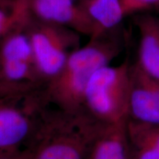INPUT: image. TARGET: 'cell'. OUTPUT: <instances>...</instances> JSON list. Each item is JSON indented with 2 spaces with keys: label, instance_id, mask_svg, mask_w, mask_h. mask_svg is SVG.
I'll list each match as a JSON object with an SVG mask.
<instances>
[{
  "label": "cell",
  "instance_id": "obj_10",
  "mask_svg": "<svg viewBox=\"0 0 159 159\" xmlns=\"http://www.w3.org/2000/svg\"><path fill=\"white\" fill-rule=\"evenodd\" d=\"M128 120L105 125L91 147L89 159H130Z\"/></svg>",
  "mask_w": 159,
  "mask_h": 159
},
{
  "label": "cell",
  "instance_id": "obj_15",
  "mask_svg": "<svg viewBox=\"0 0 159 159\" xmlns=\"http://www.w3.org/2000/svg\"><path fill=\"white\" fill-rule=\"evenodd\" d=\"M33 152L30 148L11 151H0V159H33Z\"/></svg>",
  "mask_w": 159,
  "mask_h": 159
},
{
  "label": "cell",
  "instance_id": "obj_9",
  "mask_svg": "<svg viewBox=\"0 0 159 159\" xmlns=\"http://www.w3.org/2000/svg\"><path fill=\"white\" fill-rule=\"evenodd\" d=\"M134 18L139 35L138 57L135 63L159 80V18L142 13Z\"/></svg>",
  "mask_w": 159,
  "mask_h": 159
},
{
  "label": "cell",
  "instance_id": "obj_13",
  "mask_svg": "<svg viewBox=\"0 0 159 159\" xmlns=\"http://www.w3.org/2000/svg\"><path fill=\"white\" fill-rule=\"evenodd\" d=\"M30 15L25 0H16L11 13L0 9V41L13 32L23 30Z\"/></svg>",
  "mask_w": 159,
  "mask_h": 159
},
{
  "label": "cell",
  "instance_id": "obj_2",
  "mask_svg": "<svg viewBox=\"0 0 159 159\" xmlns=\"http://www.w3.org/2000/svg\"><path fill=\"white\" fill-rule=\"evenodd\" d=\"M105 125L84 109L65 111L50 105L41 114L28 148L33 159H89Z\"/></svg>",
  "mask_w": 159,
  "mask_h": 159
},
{
  "label": "cell",
  "instance_id": "obj_11",
  "mask_svg": "<svg viewBox=\"0 0 159 159\" xmlns=\"http://www.w3.org/2000/svg\"><path fill=\"white\" fill-rule=\"evenodd\" d=\"M130 159H159V125L128 119Z\"/></svg>",
  "mask_w": 159,
  "mask_h": 159
},
{
  "label": "cell",
  "instance_id": "obj_8",
  "mask_svg": "<svg viewBox=\"0 0 159 159\" xmlns=\"http://www.w3.org/2000/svg\"><path fill=\"white\" fill-rule=\"evenodd\" d=\"M129 119L159 125V80L145 73L136 63L130 66Z\"/></svg>",
  "mask_w": 159,
  "mask_h": 159
},
{
  "label": "cell",
  "instance_id": "obj_12",
  "mask_svg": "<svg viewBox=\"0 0 159 159\" xmlns=\"http://www.w3.org/2000/svg\"><path fill=\"white\" fill-rule=\"evenodd\" d=\"M97 30V37L120 27L125 17L121 0H77Z\"/></svg>",
  "mask_w": 159,
  "mask_h": 159
},
{
  "label": "cell",
  "instance_id": "obj_5",
  "mask_svg": "<svg viewBox=\"0 0 159 159\" xmlns=\"http://www.w3.org/2000/svg\"><path fill=\"white\" fill-rule=\"evenodd\" d=\"M44 85L24 29L13 32L2 40L0 99L28 94Z\"/></svg>",
  "mask_w": 159,
  "mask_h": 159
},
{
  "label": "cell",
  "instance_id": "obj_6",
  "mask_svg": "<svg viewBox=\"0 0 159 159\" xmlns=\"http://www.w3.org/2000/svg\"><path fill=\"white\" fill-rule=\"evenodd\" d=\"M49 105L43 87L0 99V151L28 148L41 115Z\"/></svg>",
  "mask_w": 159,
  "mask_h": 159
},
{
  "label": "cell",
  "instance_id": "obj_1",
  "mask_svg": "<svg viewBox=\"0 0 159 159\" xmlns=\"http://www.w3.org/2000/svg\"><path fill=\"white\" fill-rule=\"evenodd\" d=\"M126 39L121 27L89 39L87 44L73 52L61 72L47 83L43 90L49 103L65 111L83 108V94L93 74L118 57Z\"/></svg>",
  "mask_w": 159,
  "mask_h": 159
},
{
  "label": "cell",
  "instance_id": "obj_7",
  "mask_svg": "<svg viewBox=\"0 0 159 159\" xmlns=\"http://www.w3.org/2000/svg\"><path fill=\"white\" fill-rule=\"evenodd\" d=\"M30 13L43 21L69 27L89 39L97 37L94 22L77 0H25Z\"/></svg>",
  "mask_w": 159,
  "mask_h": 159
},
{
  "label": "cell",
  "instance_id": "obj_3",
  "mask_svg": "<svg viewBox=\"0 0 159 159\" xmlns=\"http://www.w3.org/2000/svg\"><path fill=\"white\" fill-rule=\"evenodd\" d=\"M130 66L126 59L118 66L99 69L89 79L83 108L99 122L110 125L129 119Z\"/></svg>",
  "mask_w": 159,
  "mask_h": 159
},
{
  "label": "cell",
  "instance_id": "obj_14",
  "mask_svg": "<svg viewBox=\"0 0 159 159\" xmlns=\"http://www.w3.org/2000/svg\"><path fill=\"white\" fill-rule=\"evenodd\" d=\"M125 16L138 14L159 6V0H121Z\"/></svg>",
  "mask_w": 159,
  "mask_h": 159
},
{
  "label": "cell",
  "instance_id": "obj_4",
  "mask_svg": "<svg viewBox=\"0 0 159 159\" xmlns=\"http://www.w3.org/2000/svg\"><path fill=\"white\" fill-rule=\"evenodd\" d=\"M24 32L28 38L35 62L45 84L56 77L73 52L81 47L80 34L69 27L30 15Z\"/></svg>",
  "mask_w": 159,
  "mask_h": 159
},
{
  "label": "cell",
  "instance_id": "obj_16",
  "mask_svg": "<svg viewBox=\"0 0 159 159\" xmlns=\"http://www.w3.org/2000/svg\"><path fill=\"white\" fill-rule=\"evenodd\" d=\"M16 0H0V9L7 13H11L14 8Z\"/></svg>",
  "mask_w": 159,
  "mask_h": 159
}]
</instances>
